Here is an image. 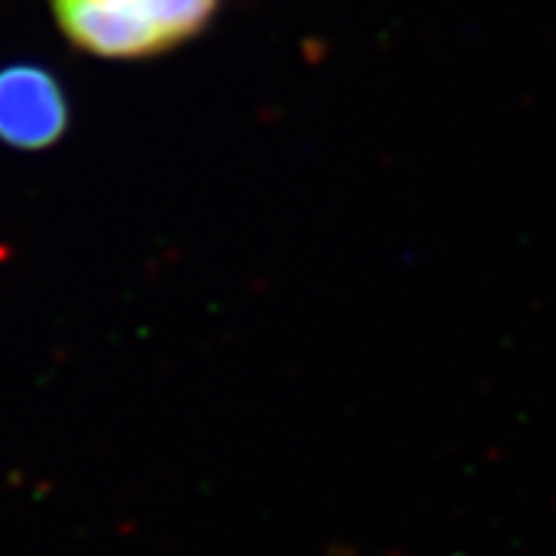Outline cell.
<instances>
[{
	"mask_svg": "<svg viewBox=\"0 0 556 556\" xmlns=\"http://www.w3.org/2000/svg\"><path fill=\"white\" fill-rule=\"evenodd\" d=\"M72 127V102L56 72L38 62L0 68V146L16 152L53 149Z\"/></svg>",
	"mask_w": 556,
	"mask_h": 556,
	"instance_id": "obj_2",
	"label": "cell"
},
{
	"mask_svg": "<svg viewBox=\"0 0 556 556\" xmlns=\"http://www.w3.org/2000/svg\"><path fill=\"white\" fill-rule=\"evenodd\" d=\"M219 10L223 0H50L62 38L105 62L164 56L199 38Z\"/></svg>",
	"mask_w": 556,
	"mask_h": 556,
	"instance_id": "obj_1",
	"label": "cell"
}]
</instances>
